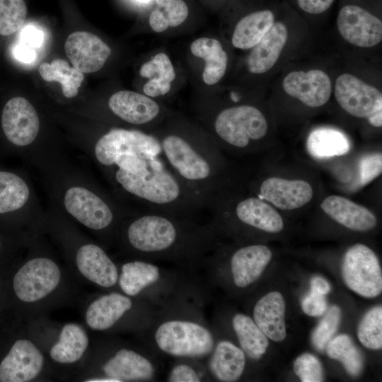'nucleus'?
Wrapping results in <instances>:
<instances>
[{
	"label": "nucleus",
	"mask_w": 382,
	"mask_h": 382,
	"mask_svg": "<svg viewBox=\"0 0 382 382\" xmlns=\"http://www.w3.org/2000/svg\"><path fill=\"white\" fill-rule=\"evenodd\" d=\"M215 232L209 221L149 210L128 224L126 240L144 260L195 266L203 264L214 248Z\"/></svg>",
	"instance_id": "nucleus-1"
},
{
	"label": "nucleus",
	"mask_w": 382,
	"mask_h": 382,
	"mask_svg": "<svg viewBox=\"0 0 382 382\" xmlns=\"http://www.w3.org/2000/svg\"><path fill=\"white\" fill-rule=\"evenodd\" d=\"M154 137L167 166L208 210L221 185L222 163L216 145L208 138L177 132Z\"/></svg>",
	"instance_id": "nucleus-2"
},
{
	"label": "nucleus",
	"mask_w": 382,
	"mask_h": 382,
	"mask_svg": "<svg viewBox=\"0 0 382 382\" xmlns=\"http://www.w3.org/2000/svg\"><path fill=\"white\" fill-rule=\"evenodd\" d=\"M146 330L152 352L175 359H205L216 342L199 304L189 301L158 309L156 319Z\"/></svg>",
	"instance_id": "nucleus-3"
},
{
	"label": "nucleus",
	"mask_w": 382,
	"mask_h": 382,
	"mask_svg": "<svg viewBox=\"0 0 382 382\" xmlns=\"http://www.w3.org/2000/svg\"><path fill=\"white\" fill-rule=\"evenodd\" d=\"M117 183L146 204L149 210L197 217L205 204L170 170L162 157L154 156L143 169L130 173L117 169Z\"/></svg>",
	"instance_id": "nucleus-4"
},
{
	"label": "nucleus",
	"mask_w": 382,
	"mask_h": 382,
	"mask_svg": "<svg viewBox=\"0 0 382 382\" xmlns=\"http://www.w3.org/2000/svg\"><path fill=\"white\" fill-rule=\"evenodd\" d=\"M117 283L123 294L131 297L143 296L144 300L158 309L174 303L203 300L198 284L180 272L146 260L123 264Z\"/></svg>",
	"instance_id": "nucleus-5"
},
{
	"label": "nucleus",
	"mask_w": 382,
	"mask_h": 382,
	"mask_svg": "<svg viewBox=\"0 0 382 382\" xmlns=\"http://www.w3.org/2000/svg\"><path fill=\"white\" fill-rule=\"evenodd\" d=\"M219 139L237 149L248 147L267 134L268 125L262 112L252 105L227 108L220 111L213 122Z\"/></svg>",
	"instance_id": "nucleus-6"
},
{
	"label": "nucleus",
	"mask_w": 382,
	"mask_h": 382,
	"mask_svg": "<svg viewBox=\"0 0 382 382\" xmlns=\"http://www.w3.org/2000/svg\"><path fill=\"white\" fill-rule=\"evenodd\" d=\"M342 274L345 284L355 293L374 298L382 291V273L374 252L365 245L357 243L345 253Z\"/></svg>",
	"instance_id": "nucleus-7"
},
{
	"label": "nucleus",
	"mask_w": 382,
	"mask_h": 382,
	"mask_svg": "<svg viewBox=\"0 0 382 382\" xmlns=\"http://www.w3.org/2000/svg\"><path fill=\"white\" fill-rule=\"evenodd\" d=\"M95 156L100 163L112 166L124 154L160 156L161 149L154 134L137 129H112L95 146Z\"/></svg>",
	"instance_id": "nucleus-8"
},
{
	"label": "nucleus",
	"mask_w": 382,
	"mask_h": 382,
	"mask_svg": "<svg viewBox=\"0 0 382 382\" xmlns=\"http://www.w3.org/2000/svg\"><path fill=\"white\" fill-rule=\"evenodd\" d=\"M60 277L59 268L52 260L34 258L28 261L15 274L13 290L23 301H37L55 289Z\"/></svg>",
	"instance_id": "nucleus-9"
},
{
	"label": "nucleus",
	"mask_w": 382,
	"mask_h": 382,
	"mask_svg": "<svg viewBox=\"0 0 382 382\" xmlns=\"http://www.w3.org/2000/svg\"><path fill=\"white\" fill-rule=\"evenodd\" d=\"M335 96L341 108L354 117L367 118L382 110L381 93L350 74L337 77Z\"/></svg>",
	"instance_id": "nucleus-10"
},
{
	"label": "nucleus",
	"mask_w": 382,
	"mask_h": 382,
	"mask_svg": "<svg viewBox=\"0 0 382 382\" xmlns=\"http://www.w3.org/2000/svg\"><path fill=\"white\" fill-rule=\"evenodd\" d=\"M337 26L342 37L357 47H374L382 40L381 21L356 5H347L341 8Z\"/></svg>",
	"instance_id": "nucleus-11"
},
{
	"label": "nucleus",
	"mask_w": 382,
	"mask_h": 382,
	"mask_svg": "<svg viewBox=\"0 0 382 382\" xmlns=\"http://www.w3.org/2000/svg\"><path fill=\"white\" fill-rule=\"evenodd\" d=\"M105 376L123 381H153L157 378L159 366L155 354L132 349L117 350L103 366Z\"/></svg>",
	"instance_id": "nucleus-12"
},
{
	"label": "nucleus",
	"mask_w": 382,
	"mask_h": 382,
	"mask_svg": "<svg viewBox=\"0 0 382 382\" xmlns=\"http://www.w3.org/2000/svg\"><path fill=\"white\" fill-rule=\"evenodd\" d=\"M1 125L8 140L23 146L31 144L36 138L40 120L35 109L27 99L15 97L4 108Z\"/></svg>",
	"instance_id": "nucleus-13"
},
{
	"label": "nucleus",
	"mask_w": 382,
	"mask_h": 382,
	"mask_svg": "<svg viewBox=\"0 0 382 382\" xmlns=\"http://www.w3.org/2000/svg\"><path fill=\"white\" fill-rule=\"evenodd\" d=\"M64 205L71 215L93 230L108 228L114 219L108 204L84 187L69 188L64 195Z\"/></svg>",
	"instance_id": "nucleus-14"
},
{
	"label": "nucleus",
	"mask_w": 382,
	"mask_h": 382,
	"mask_svg": "<svg viewBox=\"0 0 382 382\" xmlns=\"http://www.w3.org/2000/svg\"><path fill=\"white\" fill-rule=\"evenodd\" d=\"M282 86L289 96L311 108L325 105L332 93L330 77L320 69L291 71L284 79Z\"/></svg>",
	"instance_id": "nucleus-15"
},
{
	"label": "nucleus",
	"mask_w": 382,
	"mask_h": 382,
	"mask_svg": "<svg viewBox=\"0 0 382 382\" xmlns=\"http://www.w3.org/2000/svg\"><path fill=\"white\" fill-rule=\"evenodd\" d=\"M44 357L28 340H17L0 364L1 382H27L41 372Z\"/></svg>",
	"instance_id": "nucleus-16"
},
{
	"label": "nucleus",
	"mask_w": 382,
	"mask_h": 382,
	"mask_svg": "<svg viewBox=\"0 0 382 382\" xmlns=\"http://www.w3.org/2000/svg\"><path fill=\"white\" fill-rule=\"evenodd\" d=\"M64 50L73 66L82 73L99 71L111 53L110 47L100 37L83 31L71 33Z\"/></svg>",
	"instance_id": "nucleus-17"
},
{
	"label": "nucleus",
	"mask_w": 382,
	"mask_h": 382,
	"mask_svg": "<svg viewBox=\"0 0 382 382\" xmlns=\"http://www.w3.org/2000/svg\"><path fill=\"white\" fill-rule=\"evenodd\" d=\"M272 254L265 245L253 244L236 250L229 259L231 281L238 289L253 284L270 262Z\"/></svg>",
	"instance_id": "nucleus-18"
},
{
	"label": "nucleus",
	"mask_w": 382,
	"mask_h": 382,
	"mask_svg": "<svg viewBox=\"0 0 382 382\" xmlns=\"http://www.w3.org/2000/svg\"><path fill=\"white\" fill-rule=\"evenodd\" d=\"M259 197L278 209L291 210L307 204L312 199L313 189L305 180L273 177L261 183Z\"/></svg>",
	"instance_id": "nucleus-19"
},
{
	"label": "nucleus",
	"mask_w": 382,
	"mask_h": 382,
	"mask_svg": "<svg viewBox=\"0 0 382 382\" xmlns=\"http://www.w3.org/2000/svg\"><path fill=\"white\" fill-rule=\"evenodd\" d=\"M205 359L204 366L209 378L222 382L238 381L246 364L243 350L227 340L216 339L211 353Z\"/></svg>",
	"instance_id": "nucleus-20"
},
{
	"label": "nucleus",
	"mask_w": 382,
	"mask_h": 382,
	"mask_svg": "<svg viewBox=\"0 0 382 382\" xmlns=\"http://www.w3.org/2000/svg\"><path fill=\"white\" fill-rule=\"evenodd\" d=\"M108 106L115 115L136 125L151 123L161 113L159 105L152 98L130 91L113 93L108 100Z\"/></svg>",
	"instance_id": "nucleus-21"
},
{
	"label": "nucleus",
	"mask_w": 382,
	"mask_h": 382,
	"mask_svg": "<svg viewBox=\"0 0 382 382\" xmlns=\"http://www.w3.org/2000/svg\"><path fill=\"white\" fill-rule=\"evenodd\" d=\"M76 263L79 272L91 282L110 288L118 282L117 266L106 253L94 244H86L77 251Z\"/></svg>",
	"instance_id": "nucleus-22"
},
{
	"label": "nucleus",
	"mask_w": 382,
	"mask_h": 382,
	"mask_svg": "<svg viewBox=\"0 0 382 382\" xmlns=\"http://www.w3.org/2000/svg\"><path fill=\"white\" fill-rule=\"evenodd\" d=\"M134 303L131 296L118 292L103 295L93 301L86 312L87 325L95 330H106L114 327Z\"/></svg>",
	"instance_id": "nucleus-23"
},
{
	"label": "nucleus",
	"mask_w": 382,
	"mask_h": 382,
	"mask_svg": "<svg viewBox=\"0 0 382 382\" xmlns=\"http://www.w3.org/2000/svg\"><path fill=\"white\" fill-rule=\"evenodd\" d=\"M320 207L333 220L352 231H369L377 223L373 212L342 196L327 197L321 202Z\"/></svg>",
	"instance_id": "nucleus-24"
},
{
	"label": "nucleus",
	"mask_w": 382,
	"mask_h": 382,
	"mask_svg": "<svg viewBox=\"0 0 382 382\" xmlns=\"http://www.w3.org/2000/svg\"><path fill=\"white\" fill-rule=\"evenodd\" d=\"M284 312L285 302L282 295L278 291H272L263 296L255 304L253 319L268 339L281 342L286 335Z\"/></svg>",
	"instance_id": "nucleus-25"
},
{
	"label": "nucleus",
	"mask_w": 382,
	"mask_h": 382,
	"mask_svg": "<svg viewBox=\"0 0 382 382\" xmlns=\"http://www.w3.org/2000/svg\"><path fill=\"white\" fill-rule=\"evenodd\" d=\"M288 39V30L281 22H276L253 47L247 66L252 74H260L269 71L277 62Z\"/></svg>",
	"instance_id": "nucleus-26"
},
{
	"label": "nucleus",
	"mask_w": 382,
	"mask_h": 382,
	"mask_svg": "<svg viewBox=\"0 0 382 382\" xmlns=\"http://www.w3.org/2000/svg\"><path fill=\"white\" fill-rule=\"evenodd\" d=\"M234 214L241 224L265 232L278 233L284 228L279 214L260 198L250 197L238 201Z\"/></svg>",
	"instance_id": "nucleus-27"
},
{
	"label": "nucleus",
	"mask_w": 382,
	"mask_h": 382,
	"mask_svg": "<svg viewBox=\"0 0 382 382\" xmlns=\"http://www.w3.org/2000/svg\"><path fill=\"white\" fill-rule=\"evenodd\" d=\"M190 51L193 55L205 61L202 79L206 84H216L223 78L228 57L219 40L206 37L197 38L192 42Z\"/></svg>",
	"instance_id": "nucleus-28"
},
{
	"label": "nucleus",
	"mask_w": 382,
	"mask_h": 382,
	"mask_svg": "<svg viewBox=\"0 0 382 382\" xmlns=\"http://www.w3.org/2000/svg\"><path fill=\"white\" fill-rule=\"evenodd\" d=\"M140 75L149 80L144 85V93L150 98L167 94L171 82L175 79L173 64L168 56L163 52L153 56L140 69Z\"/></svg>",
	"instance_id": "nucleus-29"
},
{
	"label": "nucleus",
	"mask_w": 382,
	"mask_h": 382,
	"mask_svg": "<svg viewBox=\"0 0 382 382\" xmlns=\"http://www.w3.org/2000/svg\"><path fill=\"white\" fill-rule=\"evenodd\" d=\"M274 23L270 10L258 11L241 18L236 24L231 38L233 45L247 50L255 46Z\"/></svg>",
	"instance_id": "nucleus-30"
},
{
	"label": "nucleus",
	"mask_w": 382,
	"mask_h": 382,
	"mask_svg": "<svg viewBox=\"0 0 382 382\" xmlns=\"http://www.w3.org/2000/svg\"><path fill=\"white\" fill-rule=\"evenodd\" d=\"M231 326L238 347L245 356L253 360H259L266 352L269 340L254 320L245 314L236 313L232 318Z\"/></svg>",
	"instance_id": "nucleus-31"
},
{
	"label": "nucleus",
	"mask_w": 382,
	"mask_h": 382,
	"mask_svg": "<svg viewBox=\"0 0 382 382\" xmlns=\"http://www.w3.org/2000/svg\"><path fill=\"white\" fill-rule=\"evenodd\" d=\"M88 345L85 330L76 323H67L62 329L58 342L50 349L52 359L62 364L79 360Z\"/></svg>",
	"instance_id": "nucleus-32"
},
{
	"label": "nucleus",
	"mask_w": 382,
	"mask_h": 382,
	"mask_svg": "<svg viewBox=\"0 0 382 382\" xmlns=\"http://www.w3.org/2000/svg\"><path fill=\"white\" fill-rule=\"evenodd\" d=\"M309 154L317 158H328L342 156L350 149L346 135L332 128H318L312 131L307 139Z\"/></svg>",
	"instance_id": "nucleus-33"
},
{
	"label": "nucleus",
	"mask_w": 382,
	"mask_h": 382,
	"mask_svg": "<svg viewBox=\"0 0 382 382\" xmlns=\"http://www.w3.org/2000/svg\"><path fill=\"white\" fill-rule=\"evenodd\" d=\"M38 71L43 80L60 83L63 95L66 98L77 95L84 79L82 72L74 66H69L68 62L62 59H55L50 64L42 63Z\"/></svg>",
	"instance_id": "nucleus-34"
},
{
	"label": "nucleus",
	"mask_w": 382,
	"mask_h": 382,
	"mask_svg": "<svg viewBox=\"0 0 382 382\" xmlns=\"http://www.w3.org/2000/svg\"><path fill=\"white\" fill-rule=\"evenodd\" d=\"M326 347L328 357L340 361L350 376H357L361 373L363 357L349 335H337L331 339Z\"/></svg>",
	"instance_id": "nucleus-35"
},
{
	"label": "nucleus",
	"mask_w": 382,
	"mask_h": 382,
	"mask_svg": "<svg viewBox=\"0 0 382 382\" xmlns=\"http://www.w3.org/2000/svg\"><path fill=\"white\" fill-rule=\"evenodd\" d=\"M29 195V188L22 178L10 172L0 171V214L21 208Z\"/></svg>",
	"instance_id": "nucleus-36"
},
{
	"label": "nucleus",
	"mask_w": 382,
	"mask_h": 382,
	"mask_svg": "<svg viewBox=\"0 0 382 382\" xmlns=\"http://www.w3.org/2000/svg\"><path fill=\"white\" fill-rule=\"evenodd\" d=\"M360 342L370 349L382 347V307L370 309L361 319L357 330Z\"/></svg>",
	"instance_id": "nucleus-37"
},
{
	"label": "nucleus",
	"mask_w": 382,
	"mask_h": 382,
	"mask_svg": "<svg viewBox=\"0 0 382 382\" xmlns=\"http://www.w3.org/2000/svg\"><path fill=\"white\" fill-rule=\"evenodd\" d=\"M171 366L166 381L169 382H200L209 381L204 363L200 360L180 358L175 359Z\"/></svg>",
	"instance_id": "nucleus-38"
},
{
	"label": "nucleus",
	"mask_w": 382,
	"mask_h": 382,
	"mask_svg": "<svg viewBox=\"0 0 382 382\" xmlns=\"http://www.w3.org/2000/svg\"><path fill=\"white\" fill-rule=\"evenodd\" d=\"M27 14L24 0H0V35H11L24 24Z\"/></svg>",
	"instance_id": "nucleus-39"
},
{
	"label": "nucleus",
	"mask_w": 382,
	"mask_h": 382,
	"mask_svg": "<svg viewBox=\"0 0 382 382\" xmlns=\"http://www.w3.org/2000/svg\"><path fill=\"white\" fill-rule=\"evenodd\" d=\"M324 314L311 336L313 345L318 351H323L325 349L337 331L340 321L341 311L338 306H332Z\"/></svg>",
	"instance_id": "nucleus-40"
},
{
	"label": "nucleus",
	"mask_w": 382,
	"mask_h": 382,
	"mask_svg": "<svg viewBox=\"0 0 382 382\" xmlns=\"http://www.w3.org/2000/svg\"><path fill=\"white\" fill-rule=\"evenodd\" d=\"M294 371L302 382H320L323 381V371L318 359L305 353L299 356L294 362Z\"/></svg>",
	"instance_id": "nucleus-41"
},
{
	"label": "nucleus",
	"mask_w": 382,
	"mask_h": 382,
	"mask_svg": "<svg viewBox=\"0 0 382 382\" xmlns=\"http://www.w3.org/2000/svg\"><path fill=\"white\" fill-rule=\"evenodd\" d=\"M158 8L166 18L169 26L176 27L187 18L189 9L183 0H155Z\"/></svg>",
	"instance_id": "nucleus-42"
},
{
	"label": "nucleus",
	"mask_w": 382,
	"mask_h": 382,
	"mask_svg": "<svg viewBox=\"0 0 382 382\" xmlns=\"http://www.w3.org/2000/svg\"><path fill=\"white\" fill-rule=\"evenodd\" d=\"M382 171V155L372 154L362 157L359 162L361 185H366L379 176Z\"/></svg>",
	"instance_id": "nucleus-43"
},
{
	"label": "nucleus",
	"mask_w": 382,
	"mask_h": 382,
	"mask_svg": "<svg viewBox=\"0 0 382 382\" xmlns=\"http://www.w3.org/2000/svg\"><path fill=\"white\" fill-rule=\"evenodd\" d=\"M325 295L311 291L301 301L303 311L309 316L318 317L323 315L328 304Z\"/></svg>",
	"instance_id": "nucleus-44"
},
{
	"label": "nucleus",
	"mask_w": 382,
	"mask_h": 382,
	"mask_svg": "<svg viewBox=\"0 0 382 382\" xmlns=\"http://www.w3.org/2000/svg\"><path fill=\"white\" fill-rule=\"evenodd\" d=\"M43 40V32L31 25L23 28L20 33L19 42L34 49L40 47Z\"/></svg>",
	"instance_id": "nucleus-45"
},
{
	"label": "nucleus",
	"mask_w": 382,
	"mask_h": 382,
	"mask_svg": "<svg viewBox=\"0 0 382 382\" xmlns=\"http://www.w3.org/2000/svg\"><path fill=\"white\" fill-rule=\"evenodd\" d=\"M334 0H297L299 6L304 11L318 14L328 10Z\"/></svg>",
	"instance_id": "nucleus-46"
},
{
	"label": "nucleus",
	"mask_w": 382,
	"mask_h": 382,
	"mask_svg": "<svg viewBox=\"0 0 382 382\" xmlns=\"http://www.w3.org/2000/svg\"><path fill=\"white\" fill-rule=\"evenodd\" d=\"M13 53L17 60L28 64L33 62L37 57L35 49L21 42L15 45Z\"/></svg>",
	"instance_id": "nucleus-47"
},
{
	"label": "nucleus",
	"mask_w": 382,
	"mask_h": 382,
	"mask_svg": "<svg viewBox=\"0 0 382 382\" xmlns=\"http://www.w3.org/2000/svg\"><path fill=\"white\" fill-rule=\"evenodd\" d=\"M149 22L151 29L156 33L165 31L169 27L166 18L157 8L151 12Z\"/></svg>",
	"instance_id": "nucleus-48"
},
{
	"label": "nucleus",
	"mask_w": 382,
	"mask_h": 382,
	"mask_svg": "<svg viewBox=\"0 0 382 382\" xmlns=\"http://www.w3.org/2000/svg\"><path fill=\"white\" fill-rule=\"evenodd\" d=\"M311 291L325 295L330 291V286L323 277H314L311 280Z\"/></svg>",
	"instance_id": "nucleus-49"
},
{
	"label": "nucleus",
	"mask_w": 382,
	"mask_h": 382,
	"mask_svg": "<svg viewBox=\"0 0 382 382\" xmlns=\"http://www.w3.org/2000/svg\"><path fill=\"white\" fill-rule=\"evenodd\" d=\"M369 123L376 127H381L382 126V110H379L371 114L367 117Z\"/></svg>",
	"instance_id": "nucleus-50"
},
{
	"label": "nucleus",
	"mask_w": 382,
	"mask_h": 382,
	"mask_svg": "<svg viewBox=\"0 0 382 382\" xmlns=\"http://www.w3.org/2000/svg\"><path fill=\"white\" fill-rule=\"evenodd\" d=\"M86 381L88 382H117L115 379H113L112 378L109 377H100V378H91L86 380Z\"/></svg>",
	"instance_id": "nucleus-51"
},
{
	"label": "nucleus",
	"mask_w": 382,
	"mask_h": 382,
	"mask_svg": "<svg viewBox=\"0 0 382 382\" xmlns=\"http://www.w3.org/2000/svg\"><path fill=\"white\" fill-rule=\"evenodd\" d=\"M137 1L142 2V3H146V2L149 1L150 0H137Z\"/></svg>",
	"instance_id": "nucleus-52"
}]
</instances>
